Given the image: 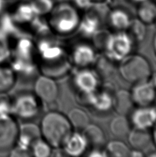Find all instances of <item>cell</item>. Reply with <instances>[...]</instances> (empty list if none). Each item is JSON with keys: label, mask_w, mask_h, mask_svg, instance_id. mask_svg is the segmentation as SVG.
<instances>
[{"label": "cell", "mask_w": 156, "mask_h": 157, "mask_svg": "<svg viewBox=\"0 0 156 157\" xmlns=\"http://www.w3.org/2000/svg\"><path fill=\"white\" fill-rule=\"evenodd\" d=\"M17 75L13 70L7 66L0 65V93H6L13 88Z\"/></svg>", "instance_id": "24"}, {"label": "cell", "mask_w": 156, "mask_h": 157, "mask_svg": "<svg viewBox=\"0 0 156 157\" xmlns=\"http://www.w3.org/2000/svg\"><path fill=\"white\" fill-rule=\"evenodd\" d=\"M145 1H147V0H129V2H132V3H135V4H138L141 2H143Z\"/></svg>", "instance_id": "37"}, {"label": "cell", "mask_w": 156, "mask_h": 157, "mask_svg": "<svg viewBox=\"0 0 156 157\" xmlns=\"http://www.w3.org/2000/svg\"><path fill=\"white\" fill-rule=\"evenodd\" d=\"M133 19L129 11L122 7L110 9L107 15V23L113 31H127Z\"/></svg>", "instance_id": "16"}, {"label": "cell", "mask_w": 156, "mask_h": 157, "mask_svg": "<svg viewBox=\"0 0 156 157\" xmlns=\"http://www.w3.org/2000/svg\"><path fill=\"white\" fill-rule=\"evenodd\" d=\"M101 77L94 69L79 68L72 75V83L79 98L88 96L101 87Z\"/></svg>", "instance_id": "7"}, {"label": "cell", "mask_w": 156, "mask_h": 157, "mask_svg": "<svg viewBox=\"0 0 156 157\" xmlns=\"http://www.w3.org/2000/svg\"><path fill=\"white\" fill-rule=\"evenodd\" d=\"M149 81L151 83L153 86H154V88L156 89V72H153L151 76L150 77Z\"/></svg>", "instance_id": "35"}, {"label": "cell", "mask_w": 156, "mask_h": 157, "mask_svg": "<svg viewBox=\"0 0 156 157\" xmlns=\"http://www.w3.org/2000/svg\"><path fill=\"white\" fill-rule=\"evenodd\" d=\"M19 126L10 114H0V152L11 150L17 141Z\"/></svg>", "instance_id": "10"}, {"label": "cell", "mask_w": 156, "mask_h": 157, "mask_svg": "<svg viewBox=\"0 0 156 157\" xmlns=\"http://www.w3.org/2000/svg\"><path fill=\"white\" fill-rule=\"evenodd\" d=\"M105 149L108 156L115 157H128L129 156L131 152V147L129 145L118 139L111 140L110 141L106 143Z\"/></svg>", "instance_id": "23"}, {"label": "cell", "mask_w": 156, "mask_h": 157, "mask_svg": "<svg viewBox=\"0 0 156 157\" xmlns=\"http://www.w3.org/2000/svg\"><path fill=\"white\" fill-rule=\"evenodd\" d=\"M153 49H154V51L155 55H156V33L153 39Z\"/></svg>", "instance_id": "36"}, {"label": "cell", "mask_w": 156, "mask_h": 157, "mask_svg": "<svg viewBox=\"0 0 156 157\" xmlns=\"http://www.w3.org/2000/svg\"><path fill=\"white\" fill-rule=\"evenodd\" d=\"M114 92L110 88H101L88 96L79 98L83 104L87 105L94 113L99 114H108L113 110Z\"/></svg>", "instance_id": "9"}, {"label": "cell", "mask_w": 156, "mask_h": 157, "mask_svg": "<svg viewBox=\"0 0 156 157\" xmlns=\"http://www.w3.org/2000/svg\"><path fill=\"white\" fill-rule=\"evenodd\" d=\"M113 1H115L116 2H129V0H113Z\"/></svg>", "instance_id": "39"}, {"label": "cell", "mask_w": 156, "mask_h": 157, "mask_svg": "<svg viewBox=\"0 0 156 157\" xmlns=\"http://www.w3.org/2000/svg\"><path fill=\"white\" fill-rule=\"evenodd\" d=\"M52 147L43 138H39L30 147L31 155L36 157H48L51 156Z\"/></svg>", "instance_id": "26"}, {"label": "cell", "mask_w": 156, "mask_h": 157, "mask_svg": "<svg viewBox=\"0 0 156 157\" xmlns=\"http://www.w3.org/2000/svg\"><path fill=\"white\" fill-rule=\"evenodd\" d=\"M41 103L34 92H21L12 100L11 114L21 120L30 121L41 113Z\"/></svg>", "instance_id": "6"}, {"label": "cell", "mask_w": 156, "mask_h": 157, "mask_svg": "<svg viewBox=\"0 0 156 157\" xmlns=\"http://www.w3.org/2000/svg\"><path fill=\"white\" fill-rule=\"evenodd\" d=\"M41 136L54 148L61 147L73 131L67 115L58 111L46 113L41 120Z\"/></svg>", "instance_id": "3"}, {"label": "cell", "mask_w": 156, "mask_h": 157, "mask_svg": "<svg viewBox=\"0 0 156 157\" xmlns=\"http://www.w3.org/2000/svg\"><path fill=\"white\" fill-rule=\"evenodd\" d=\"M109 127L111 133L118 138L127 136L131 129L132 128L128 117L121 114H118L114 117L110 121Z\"/></svg>", "instance_id": "21"}, {"label": "cell", "mask_w": 156, "mask_h": 157, "mask_svg": "<svg viewBox=\"0 0 156 157\" xmlns=\"http://www.w3.org/2000/svg\"><path fill=\"white\" fill-rule=\"evenodd\" d=\"M4 8V0H0V13L2 12Z\"/></svg>", "instance_id": "38"}, {"label": "cell", "mask_w": 156, "mask_h": 157, "mask_svg": "<svg viewBox=\"0 0 156 157\" xmlns=\"http://www.w3.org/2000/svg\"><path fill=\"white\" fill-rule=\"evenodd\" d=\"M89 146L92 147H102L107 143L106 136L102 129L95 123H89L82 130Z\"/></svg>", "instance_id": "18"}, {"label": "cell", "mask_w": 156, "mask_h": 157, "mask_svg": "<svg viewBox=\"0 0 156 157\" xmlns=\"http://www.w3.org/2000/svg\"><path fill=\"white\" fill-rule=\"evenodd\" d=\"M71 64L78 68H90L95 63L98 54L94 45L83 41L75 43L68 53Z\"/></svg>", "instance_id": "8"}, {"label": "cell", "mask_w": 156, "mask_h": 157, "mask_svg": "<svg viewBox=\"0 0 156 157\" xmlns=\"http://www.w3.org/2000/svg\"><path fill=\"white\" fill-rule=\"evenodd\" d=\"M72 127L76 130H83L89 123L90 117L82 108H74L71 109L67 115Z\"/></svg>", "instance_id": "22"}, {"label": "cell", "mask_w": 156, "mask_h": 157, "mask_svg": "<svg viewBox=\"0 0 156 157\" xmlns=\"http://www.w3.org/2000/svg\"><path fill=\"white\" fill-rule=\"evenodd\" d=\"M88 147V142L84 134L82 132L76 130L72 131L61 147L68 156L79 157L87 152Z\"/></svg>", "instance_id": "15"}, {"label": "cell", "mask_w": 156, "mask_h": 157, "mask_svg": "<svg viewBox=\"0 0 156 157\" xmlns=\"http://www.w3.org/2000/svg\"><path fill=\"white\" fill-rule=\"evenodd\" d=\"M118 63L121 77L130 83L148 81L153 73L151 63L143 55L132 53Z\"/></svg>", "instance_id": "5"}, {"label": "cell", "mask_w": 156, "mask_h": 157, "mask_svg": "<svg viewBox=\"0 0 156 157\" xmlns=\"http://www.w3.org/2000/svg\"><path fill=\"white\" fill-rule=\"evenodd\" d=\"M134 108L130 91L127 90H119L114 92L113 110L118 114L127 116Z\"/></svg>", "instance_id": "17"}, {"label": "cell", "mask_w": 156, "mask_h": 157, "mask_svg": "<svg viewBox=\"0 0 156 157\" xmlns=\"http://www.w3.org/2000/svg\"><path fill=\"white\" fill-rule=\"evenodd\" d=\"M58 87L54 78L41 75L34 83V93L41 103L50 104L54 102L58 95Z\"/></svg>", "instance_id": "12"}, {"label": "cell", "mask_w": 156, "mask_h": 157, "mask_svg": "<svg viewBox=\"0 0 156 157\" xmlns=\"http://www.w3.org/2000/svg\"><path fill=\"white\" fill-rule=\"evenodd\" d=\"M128 115L132 128L149 130L156 123V106H136Z\"/></svg>", "instance_id": "11"}, {"label": "cell", "mask_w": 156, "mask_h": 157, "mask_svg": "<svg viewBox=\"0 0 156 157\" xmlns=\"http://www.w3.org/2000/svg\"><path fill=\"white\" fill-rule=\"evenodd\" d=\"M31 4L37 16L49 15L56 4L55 0H33Z\"/></svg>", "instance_id": "28"}, {"label": "cell", "mask_w": 156, "mask_h": 157, "mask_svg": "<svg viewBox=\"0 0 156 157\" xmlns=\"http://www.w3.org/2000/svg\"><path fill=\"white\" fill-rule=\"evenodd\" d=\"M71 3L79 10L87 11L94 4L93 0H71Z\"/></svg>", "instance_id": "31"}, {"label": "cell", "mask_w": 156, "mask_h": 157, "mask_svg": "<svg viewBox=\"0 0 156 157\" xmlns=\"http://www.w3.org/2000/svg\"><path fill=\"white\" fill-rule=\"evenodd\" d=\"M10 55V48L6 36L0 33V65L7 60Z\"/></svg>", "instance_id": "29"}, {"label": "cell", "mask_w": 156, "mask_h": 157, "mask_svg": "<svg viewBox=\"0 0 156 157\" xmlns=\"http://www.w3.org/2000/svg\"><path fill=\"white\" fill-rule=\"evenodd\" d=\"M151 141L153 142V144H154V146L156 148V123L154 125V127L151 128Z\"/></svg>", "instance_id": "34"}, {"label": "cell", "mask_w": 156, "mask_h": 157, "mask_svg": "<svg viewBox=\"0 0 156 157\" xmlns=\"http://www.w3.org/2000/svg\"><path fill=\"white\" fill-rule=\"evenodd\" d=\"M148 156H152V157L156 156V152H151V153H150Z\"/></svg>", "instance_id": "41"}, {"label": "cell", "mask_w": 156, "mask_h": 157, "mask_svg": "<svg viewBox=\"0 0 156 157\" xmlns=\"http://www.w3.org/2000/svg\"><path fill=\"white\" fill-rule=\"evenodd\" d=\"M39 59L38 68L42 75L53 78L65 75L72 65L68 53L59 42L43 36L35 45Z\"/></svg>", "instance_id": "1"}, {"label": "cell", "mask_w": 156, "mask_h": 157, "mask_svg": "<svg viewBox=\"0 0 156 157\" xmlns=\"http://www.w3.org/2000/svg\"><path fill=\"white\" fill-rule=\"evenodd\" d=\"M137 18L144 24L151 25L156 21V2L147 0L137 4Z\"/></svg>", "instance_id": "20"}, {"label": "cell", "mask_w": 156, "mask_h": 157, "mask_svg": "<svg viewBox=\"0 0 156 157\" xmlns=\"http://www.w3.org/2000/svg\"><path fill=\"white\" fill-rule=\"evenodd\" d=\"M130 94L136 106L151 105L156 100V89L149 80L133 84Z\"/></svg>", "instance_id": "13"}, {"label": "cell", "mask_w": 156, "mask_h": 157, "mask_svg": "<svg viewBox=\"0 0 156 157\" xmlns=\"http://www.w3.org/2000/svg\"><path fill=\"white\" fill-rule=\"evenodd\" d=\"M127 31L136 42L143 41L147 35V25L137 19H133L132 24Z\"/></svg>", "instance_id": "27"}, {"label": "cell", "mask_w": 156, "mask_h": 157, "mask_svg": "<svg viewBox=\"0 0 156 157\" xmlns=\"http://www.w3.org/2000/svg\"><path fill=\"white\" fill-rule=\"evenodd\" d=\"M105 0H93L94 3H103Z\"/></svg>", "instance_id": "40"}, {"label": "cell", "mask_w": 156, "mask_h": 157, "mask_svg": "<svg viewBox=\"0 0 156 157\" xmlns=\"http://www.w3.org/2000/svg\"><path fill=\"white\" fill-rule=\"evenodd\" d=\"M128 143L131 149L143 150L151 142V135L149 130L132 128L127 134Z\"/></svg>", "instance_id": "19"}, {"label": "cell", "mask_w": 156, "mask_h": 157, "mask_svg": "<svg viewBox=\"0 0 156 157\" xmlns=\"http://www.w3.org/2000/svg\"><path fill=\"white\" fill-rule=\"evenodd\" d=\"M12 100L6 93H0V114H11Z\"/></svg>", "instance_id": "30"}, {"label": "cell", "mask_w": 156, "mask_h": 157, "mask_svg": "<svg viewBox=\"0 0 156 157\" xmlns=\"http://www.w3.org/2000/svg\"><path fill=\"white\" fill-rule=\"evenodd\" d=\"M81 18L79 10L71 2L56 4L48 15L50 31L58 36H68L77 31Z\"/></svg>", "instance_id": "4"}, {"label": "cell", "mask_w": 156, "mask_h": 157, "mask_svg": "<svg viewBox=\"0 0 156 157\" xmlns=\"http://www.w3.org/2000/svg\"><path fill=\"white\" fill-rule=\"evenodd\" d=\"M116 63L113 61L109 59L108 58L105 57V55L102 57H97L96 61L94 66H95V71L97 74L99 75V77H109L112 75L114 71V65Z\"/></svg>", "instance_id": "25"}, {"label": "cell", "mask_w": 156, "mask_h": 157, "mask_svg": "<svg viewBox=\"0 0 156 157\" xmlns=\"http://www.w3.org/2000/svg\"><path fill=\"white\" fill-rule=\"evenodd\" d=\"M101 19L96 11L91 8L81 16L77 31L83 37L92 39L101 30Z\"/></svg>", "instance_id": "14"}, {"label": "cell", "mask_w": 156, "mask_h": 157, "mask_svg": "<svg viewBox=\"0 0 156 157\" xmlns=\"http://www.w3.org/2000/svg\"><path fill=\"white\" fill-rule=\"evenodd\" d=\"M145 156L143 150H135V149H131L129 156L131 157H143Z\"/></svg>", "instance_id": "33"}, {"label": "cell", "mask_w": 156, "mask_h": 157, "mask_svg": "<svg viewBox=\"0 0 156 157\" xmlns=\"http://www.w3.org/2000/svg\"><path fill=\"white\" fill-rule=\"evenodd\" d=\"M86 155L90 157H106L108 156V154L102 147H92L90 152L86 153Z\"/></svg>", "instance_id": "32"}, {"label": "cell", "mask_w": 156, "mask_h": 157, "mask_svg": "<svg viewBox=\"0 0 156 157\" xmlns=\"http://www.w3.org/2000/svg\"><path fill=\"white\" fill-rule=\"evenodd\" d=\"M94 39L97 43L95 46L101 48L105 57L116 63L132 54L136 43L127 31H101Z\"/></svg>", "instance_id": "2"}]
</instances>
